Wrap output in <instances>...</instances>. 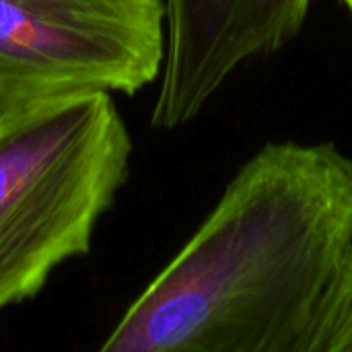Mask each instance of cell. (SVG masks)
I'll return each instance as SVG.
<instances>
[{"instance_id":"8992f818","label":"cell","mask_w":352,"mask_h":352,"mask_svg":"<svg viewBox=\"0 0 352 352\" xmlns=\"http://www.w3.org/2000/svg\"><path fill=\"white\" fill-rule=\"evenodd\" d=\"M340 2L344 4V8H346V10L351 12V16H352V0H340Z\"/></svg>"},{"instance_id":"5b68a950","label":"cell","mask_w":352,"mask_h":352,"mask_svg":"<svg viewBox=\"0 0 352 352\" xmlns=\"http://www.w3.org/2000/svg\"><path fill=\"white\" fill-rule=\"evenodd\" d=\"M309 352H352V252L324 303Z\"/></svg>"},{"instance_id":"7a4b0ae2","label":"cell","mask_w":352,"mask_h":352,"mask_svg":"<svg viewBox=\"0 0 352 352\" xmlns=\"http://www.w3.org/2000/svg\"><path fill=\"white\" fill-rule=\"evenodd\" d=\"M132 138L111 93L0 122V311L33 299L91 250L130 175Z\"/></svg>"},{"instance_id":"3957f363","label":"cell","mask_w":352,"mask_h":352,"mask_svg":"<svg viewBox=\"0 0 352 352\" xmlns=\"http://www.w3.org/2000/svg\"><path fill=\"white\" fill-rule=\"evenodd\" d=\"M165 52V0H0V122L136 95L161 76Z\"/></svg>"},{"instance_id":"6da1fadb","label":"cell","mask_w":352,"mask_h":352,"mask_svg":"<svg viewBox=\"0 0 352 352\" xmlns=\"http://www.w3.org/2000/svg\"><path fill=\"white\" fill-rule=\"evenodd\" d=\"M352 252V157L268 142L126 309L103 352H309Z\"/></svg>"},{"instance_id":"277c9868","label":"cell","mask_w":352,"mask_h":352,"mask_svg":"<svg viewBox=\"0 0 352 352\" xmlns=\"http://www.w3.org/2000/svg\"><path fill=\"white\" fill-rule=\"evenodd\" d=\"M167 52L151 124H190L250 60L274 56L303 29L311 0H165Z\"/></svg>"}]
</instances>
